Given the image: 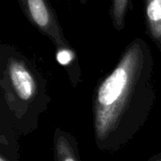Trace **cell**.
Wrapping results in <instances>:
<instances>
[{"label":"cell","mask_w":161,"mask_h":161,"mask_svg":"<svg viewBox=\"0 0 161 161\" xmlns=\"http://www.w3.org/2000/svg\"><path fill=\"white\" fill-rule=\"evenodd\" d=\"M154 58L148 43L137 38L92 95V130L96 148L114 153L129 144L144 126L156 102Z\"/></svg>","instance_id":"6da1fadb"},{"label":"cell","mask_w":161,"mask_h":161,"mask_svg":"<svg viewBox=\"0 0 161 161\" xmlns=\"http://www.w3.org/2000/svg\"><path fill=\"white\" fill-rule=\"evenodd\" d=\"M0 106L23 136L37 130L52 101L44 75L18 48L7 43L0 45Z\"/></svg>","instance_id":"7a4b0ae2"},{"label":"cell","mask_w":161,"mask_h":161,"mask_svg":"<svg viewBox=\"0 0 161 161\" xmlns=\"http://www.w3.org/2000/svg\"><path fill=\"white\" fill-rule=\"evenodd\" d=\"M18 3L29 23L52 42L55 49L71 46L48 0H18Z\"/></svg>","instance_id":"3957f363"},{"label":"cell","mask_w":161,"mask_h":161,"mask_svg":"<svg viewBox=\"0 0 161 161\" xmlns=\"http://www.w3.org/2000/svg\"><path fill=\"white\" fill-rule=\"evenodd\" d=\"M53 157L54 161H81L76 138L58 126L53 134Z\"/></svg>","instance_id":"277c9868"},{"label":"cell","mask_w":161,"mask_h":161,"mask_svg":"<svg viewBox=\"0 0 161 161\" xmlns=\"http://www.w3.org/2000/svg\"><path fill=\"white\" fill-rule=\"evenodd\" d=\"M18 135L10 115L5 108L0 106V152L14 158H20Z\"/></svg>","instance_id":"5b68a950"},{"label":"cell","mask_w":161,"mask_h":161,"mask_svg":"<svg viewBox=\"0 0 161 161\" xmlns=\"http://www.w3.org/2000/svg\"><path fill=\"white\" fill-rule=\"evenodd\" d=\"M56 58L58 62L66 71L73 87H77L82 81V71L78 63L76 52L74 51L72 46L57 48Z\"/></svg>","instance_id":"8992f818"},{"label":"cell","mask_w":161,"mask_h":161,"mask_svg":"<svg viewBox=\"0 0 161 161\" xmlns=\"http://www.w3.org/2000/svg\"><path fill=\"white\" fill-rule=\"evenodd\" d=\"M147 32L161 53V0H145Z\"/></svg>","instance_id":"52a82bcc"},{"label":"cell","mask_w":161,"mask_h":161,"mask_svg":"<svg viewBox=\"0 0 161 161\" xmlns=\"http://www.w3.org/2000/svg\"><path fill=\"white\" fill-rule=\"evenodd\" d=\"M131 0H112L110 8V18L114 28L122 31L125 26V17L129 9Z\"/></svg>","instance_id":"ba28073f"},{"label":"cell","mask_w":161,"mask_h":161,"mask_svg":"<svg viewBox=\"0 0 161 161\" xmlns=\"http://www.w3.org/2000/svg\"><path fill=\"white\" fill-rule=\"evenodd\" d=\"M0 161H21L20 158H11L4 153H1L0 152Z\"/></svg>","instance_id":"9c48e42d"},{"label":"cell","mask_w":161,"mask_h":161,"mask_svg":"<svg viewBox=\"0 0 161 161\" xmlns=\"http://www.w3.org/2000/svg\"><path fill=\"white\" fill-rule=\"evenodd\" d=\"M142 161H161V152L152 156L151 158H149L148 159H145V160Z\"/></svg>","instance_id":"30bf717a"},{"label":"cell","mask_w":161,"mask_h":161,"mask_svg":"<svg viewBox=\"0 0 161 161\" xmlns=\"http://www.w3.org/2000/svg\"><path fill=\"white\" fill-rule=\"evenodd\" d=\"M87 1H88V0H79V2H80L81 4H86Z\"/></svg>","instance_id":"8fae6325"}]
</instances>
